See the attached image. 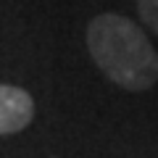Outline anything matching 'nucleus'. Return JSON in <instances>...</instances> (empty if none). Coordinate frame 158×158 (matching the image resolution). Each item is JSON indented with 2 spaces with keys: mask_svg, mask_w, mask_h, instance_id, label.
<instances>
[{
  "mask_svg": "<svg viewBox=\"0 0 158 158\" xmlns=\"http://www.w3.org/2000/svg\"><path fill=\"white\" fill-rule=\"evenodd\" d=\"M34 118V100L27 90L0 85V135H16Z\"/></svg>",
  "mask_w": 158,
  "mask_h": 158,
  "instance_id": "2",
  "label": "nucleus"
},
{
  "mask_svg": "<svg viewBox=\"0 0 158 158\" xmlns=\"http://www.w3.org/2000/svg\"><path fill=\"white\" fill-rule=\"evenodd\" d=\"M87 50L113 85L145 92L158 82V53L148 34L121 13H98L87 24Z\"/></svg>",
  "mask_w": 158,
  "mask_h": 158,
  "instance_id": "1",
  "label": "nucleus"
},
{
  "mask_svg": "<svg viewBox=\"0 0 158 158\" xmlns=\"http://www.w3.org/2000/svg\"><path fill=\"white\" fill-rule=\"evenodd\" d=\"M137 13H140L142 24L158 34V0H137Z\"/></svg>",
  "mask_w": 158,
  "mask_h": 158,
  "instance_id": "3",
  "label": "nucleus"
}]
</instances>
